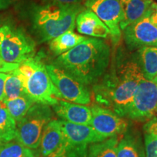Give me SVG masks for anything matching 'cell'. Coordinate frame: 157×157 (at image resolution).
<instances>
[{
  "instance_id": "obj_2",
  "label": "cell",
  "mask_w": 157,
  "mask_h": 157,
  "mask_svg": "<svg viewBox=\"0 0 157 157\" xmlns=\"http://www.w3.org/2000/svg\"><path fill=\"white\" fill-rule=\"evenodd\" d=\"M111 49L103 40L88 38L58 56L54 65L85 85H95L109 68Z\"/></svg>"
},
{
  "instance_id": "obj_26",
  "label": "cell",
  "mask_w": 157,
  "mask_h": 157,
  "mask_svg": "<svg viewBox=\"0 0 157 157\" xmlns=\"http://www.w3.org/2000/svg\"><path fill=\"white\" fill-rule=\"evenodd\" d=\"M144 147L146 157H157V137L144 132Z\"/></svg>"
},
{
  "instance_id": "obj_11",
  "label": "cell",
  "mask_w": 157,
  "mask_h": 157,
  "mask_svg": "<svg viewBox=\"0 0 157 157\" xmlns=\"http://www.w3.org/2000/svg\"><path fill=\"white\" fill-rule=\"evenodd\" d=\"M91 125L93 129L105 138L124 134L127 130V121L111 110L95 105L90 108Z\"/></svg>"
},
{
  "instance_id": "obj_19",
  "label": "cell",
  "mask_w": 157,
  "mask_h": 157,
  "mask_svg": "<svg viewBox=\"0 0 157 157\" xmlns=\"http://www.w3.org/2000/svg\"><path fill=\"white\" fill-rule=\"evenodd\" d=\"M87 37L76 34L74 31H68L51 39L49 43V48L56 56H58L87 40Z\"/></svg>"
},
{
  "instance_id": "obj_8",
  "label": "cell",
  "mask_w": 157,
  "mask_h": 157,
  "mask_svg": "<svg viewBox=\"0 0 157 157\" xmlns=\"http://www.w3.org/2000/svg\"><path fill=\"white\" fill-rule=\"evenodd\" d=\"M46 69L62 99L81 105L90 103L91 92L88 86L78 82L54 64L46 65Z\"/></svg>"
},
{
  "instance_id": "obj_15",
  "label": "cell",
  "mask_w": 157,
  "mask_h": 157,
  "mask_svg": "<svg viewBox=\"0 0 157 157\" xmlns=\"http://www.w3.org/2000/svg\"><path fill=\"white\" fill-rule=\"evenodd\" d=\"M77 31L80 34L95 38H106L110 34L108 27L90 9H84L76 18Z\"/></svg>"
},
{
  "instance_id": "obj_22",
  "label": "cell",
  "mask_w": 157,
  "mask_h": 157,
  "mask_svg": "<svg viewBox=\"0 0 157 157\" xmlns=\"http://www.w3.org/2000/svg\"><path fill=\"white\" fill-rule=\"evenodd\" d=\"M119 139L113 136L101 142L92 143L88 147L87 157H117Z\"/></svg>"
},
{
  "instance_id": "obj_31",
  "label": "cell",
  "mask_w": 157,
  "mask_h": 157,
  "mask_svg": "<svg viewBox=\"0 0 157 157\" xmlns=\"http://www.w3.org/2000/svg\"><path fill=\"white\" fill-rule=\"evenodd\" d=\"M150 18L151 21L157 26V4L154 3L152 4V11L151 14L150 15Z\"/></svg>"
},
{
  "instance_id": "obj_21",
  "label": "cell",
  "mask_w": 157,
  "mask_h": 157,
  "mask_svg": "<svg viewBox=\"0 0 157 157\" xmlns=\"http://www.w3.org/2000/svg\"><path fill=\"white\" fill-rule=\"evenodd\" d=\"M16 121L2 102H0V144L15 138Z\"/></svg>"
},
{
  "instance_id": "obj_18",
  "label": "cell",
  "mask_w": 157,
  "mask_h": 157,
  "mask_svg": "<svg viewBox=\"0 0 157 157\" xmlns=\"http://www.w3.org/2000/svg\"><path fill=\"white\" fill-rule=\"evenodd\" d=\"M136 60L143 77L153 80L157 76V47L146 46L139 48L135 53Z\"/></svg>"
},
{
  "instance_id": "obj_14",
  "label": "cell",
  "mask_w": 157,
  "mask_h": 157,
  "mask_svg": "<svg viewBox=\"0 0 157 157\" xmlns=\"http://www.w3.org/2000/svg\"><path fill=\"white\" fill-rule=\"evenodd\" d=\"M59 121L65 137L71 142L90 145L107 139L98 134L91 125L77 124L61 119Z\"/></svg>"
},
{
  "instance_id": "obj_4",
  "label": "cell",
  "mask_w": 157,
  "mask_h": 157,
  "mask_svg": "<svg viewBox=\"0 0 157 157\" xmlns=\"http://www.w3.org/2000/svg\"><path fill=\"white\" fill-rule=\"evenodd\" d=\"M17 69L22 79L25 93L34 103L52 106L62 99L40 55L27 59L19 65Z\"/></svg>"
},
{
  "instance_id": "obj_24",
  "label": "cell",
  "mask_w": 157,
  "mask_h": 157,
  "mask_svg": "<svg viewBox=\"0 0 157 157\" xmlns=\"http://www.w3.org/2000/svg\"><path fill=\"white\" fill-rule=\"evenodd\" d=\"M0 157H36L30 148L13 139L0 144Z\"/></svg>"
},
{
  "instance_id": "obj_29",
  "label": "cell",
  "mask_w": 157,
  "mask_h": 157,
  "mask_svg": "<svg viewBox=\"0 0 157 157\" xmlns=\"http://www.w3.org/2000/svg\"><path fill=\"white\" fill-rule=\"evenodd\" d=\"M48 4H57V5H79L83 0H44Z\"/></svg>"
},
{
  "instance_id": "obj_27",
  "label": "cell",
  "mask_w": 157,
  "mask_h": 157,
  "mask_svg": "<svg viewBox=\"0 0 157 157\" xmlns=\"http://www.w3.org/2000/svg\"><path fill=\"white\" fill-rule=\"evenodd\" d=\"M144 132L154 135L157 137V117H154L150 120H148L143 126Z\"/></svg>"
},
{
  "instance_id": "obj_13",
  "label": "cell",
  "mask_w": 157,
  "mask_h": 157,
  "mask_svg": "<svg viewBox=\"0 0 157 157\" xmlns=\"http://www.w3.org/2000/svg\"><path fill=\"white\" fill-rule=\"evenodd\" d=\"M52 107L55 113L61 120L77 124L90 125L91 124L92 112L88 106L61 99Z\"/></svg>"
},
{
  "instance_id": "obj_17",
  "label": "cell",
  "mask_w": 157,
  "mask_h": 157,
  "mask_svg": "<svg viewBox=\"0 0 157 157\" xmlns=\"http://www.w3.org/2000/svg\"><path fill=\"white\" fill-rule=\"evenodd\" d=\"M119 140L117 157H146L144 143L138 132L127 130Z\"/></svg>"
},
{
  "instance_id": "obj_33",
  "label": "cell",
  "mask_w": 157,
  "mask_h": 157,
  "mask_svg": "<svg viewBox=\"0 0 157 157\" xmlns=\"http://www.w3.org/2000/svg\"><path fill=\"white\" fill-rule=\"evenodd\" d=\"M7 23H2L0 21V44H1L2 40L4 34H5V31L6 29V26H7Z\"/></svg>"
},
{
  "instance_id": "obj_3",
  "label": "cell",
  "mask_w": 157,
  "mask_h": 157,
  "mask_svg": "<svg viewBox=\"0 0 157 157\" xmlns=\"http://www.w3.org/2000/svg\"><path fill=\"white\" fill-rule=\"evenodd\" d=\"M80 5L48 4L35 9L33 29L39 42H45L68 31H74L76 18L83 10Z\"/></svg>"
},
{
  "instance_id": "obj_28",
  "label": "cell",
  "mask_w": 157,
  "mask_h": 157,
  "mask_svg": "<svg viewBox=\"0 0 157 157\" xmlns=\"http://www.w3.org/2000/svg\"><path fill=\"white\" fill-rule=\"evenodd\" d=\"M18 64L7 63L0 59V73H9L18 68Z\"/></svg>"
},
{
  "instance_id": "obj_30",
  "label": "cell",
  "mask_w": 157,
  "mask_h": 157,
  "mask_svg": "<svg viewBox=\"0 0 157 157\" xmlns=\"http://www.w3.org/2000/svg\"><path fill=\"white\" fill-rule=\"evenodd\" d=\"M7 74L0 73V102H3L5 99V82Z\"/></svg>"
},
{
  "instance_id": "obj_34",
  "label": "cell",
  "mask_w": 157,
  "mask_h": 157,
  "mask_svg": "<svg viewBox=\"0 0 157 157\" xmlns=\"http://www.w3.org/2000/svg\"><path fill=\"white\" fill-rule=\"evenodd\" d=\"M156 77H157V76H156Z\"/></svg>"
},
{
  "instance_id": "obj_23",
  "label": "cell",
  "mask_w": 157,
  "mask_h": 157,
  "mask_svg": "<svg viewBox=\"0 0 157 157\" xmlns=\"http://www.w3.org/2000/svg\"><path fill=\"white\" fill-rule=\"evenodd\" d=\"M25 94L22 79L19 75L17 68L13 71L7 73L5 82L4 101L13 99Z\"/></svg>"
},
{
  "instance_id": "obj_6",
  "label": "cell",
  "mask_w": 157,
  "mask_h": 157,
  "mask_svg": "<svg viewBox=\"0 0 157 157\" xmlns=\"http://www.w3.org/2000/svg\"><path fill=\"white\" fill-rule=\"evenodd\" d=\"M35 42L22 28L7 23L0 44V59L7 63L21 64L34 56Z\"/></svg>"
},
{
  "instance_id": "obj_9",
  "label": "cell",
  "mask_w": 157,
  "mask_h": 157,
  "mask_svg": "<svg viewBox=\"0 0 157 157\" xmlns=\"http://www.w3.org/2000/svg\"><path fill=\"white\" fill-rule=\"evenodd\" d=\"M84 5L109 28L112 42L118 44L121 38L119 24L123 18L120 0H86Z\"/></svg>"
},
{
  "instance_id": "obj_16",
  "label": "cell",
  "mask_w": 157,
  "mask_h": 157,
  "mask_svg": "<svg viewBox=\"0 0 157 157\" xmlns=\"http://www.w3.org/2000/svg\"><path fill=\"white\" fill-rule=\"evenodd\" d=\"M123 18L119 27L124 30L129 25L138 21L152 11L151 0H120Z\"/></svg>"
},
{
  "instance_id": "obj_5",
  "label": "cell",
  "mask_w": 157,
  "mask_h": 157,
  "mask_svg": "<svg viewBox=\"0 0 157 157\" xmlns=\"http://www.w3.org/2000/svg\"><path fill=\"white\" fill-rule=\"evenodd\" d=\"M52 112L50 105L35 103L25 117L16 123L15 140L26 148H39L43 130L52 120Z\"/></svg>"
},
{
  "instance_id": "obj_7",
  "label": "cell",
  "mask_w": 157,
  "mask_h": 157,
  "mask_svg": "<svg viewBox=\"0 0 157 157\" xmlns=\"http://www.w3.org/2000/svg\"><path fill=\"white\" fill-rule=\"evenodd\" d=\"M157 113V77H143L132 101L124 109L121 117L138 121H148Z\"/></svg>"
},
{
  "instance_id": "obj_12",
  "label": "cell",
  "mask_w": 157,
  "mask_h": 157,
  "mask_svg": "<svg viewBox=\"0 0 157 157\" xmlns=\"http://www.w3.org/2000/svg\"><path fill=\"white\" fill-rule=\"evenodd\" d=\"M39 147L44 157L64 156L65 137L60 121L52 119L47 124Z\"/></svg>"
},
{
  "instance_id": "obj_25",
  "label": "cell",
  "mask_w": 157,
  "mask_h": 157,
  "mask_svg": "<svg viewBox=\"0 0 157 157\" xmlns=\"http://www.w3.org/2000/svg\"><path fill=\"white\" fill-rule=\"evenodd\" d=\"M88 147H89V145L71 142L65 137V151L63 157H87Z\"/></svg>"
},
{
  "instance_id": "obj_32",
  "label": "cell",
  "mask_w": 157,
  "mask_h": 157,
  "mask_svg": "<svg viewBox=\"0 0 157 157\" xmlns=\"http://www.w3.org/2000/svg\"><path fill=\"white\" fill-rule=\"evenodd\" d=\"M14 2L15 0H0V10L7 8Z\"/></svg>"
},
{
  "instance_id": "obj_1",
  "label": "cell",
  "mask_w": 157,
  "mask_h": 157,
  "mask_svg": "<svg viewBox=\"0 0 157 157\" xmlns=\"http://www.w3.org/2000/svg\"><path fill=\"white\" fill-rule=\"evenodd\" d=\"M143 77L133 54L118 50L109 72L94 85L95 101L121 117Z\"/></svg>"
},
{
  "instance_id": "obj_20",
  "label": "cell",
  "mask_w": 157,
  "mask_h": 157,
  "mask_svg": "<svg viewBox=\"0 0 157 157\" xmlns=\"http://www.w3.org/2000/svg\"><path fill=\"white\" fill-rule=\"evenodd\" d=\"M2 103L16 123L25 117L30 108L35 103L26 94L10 100H5Z\"/></svg>"
},
{
  "instance_id": "obj_10",
  "label": "cell",
  "mask_w": 157,
  "mask_h": 157,
  "mask_svg": "<svg viewBox=\"0 0 157 157\" xmlns=\"http://www.w3.org/2000/svg\"><path fill=\"white\" fill-rule=\"evenodd\" d=\"M148 14L123 30L124 39L129 50L134 51L146 46L157 47V26Z\"/></svg>"
}]
</instances>
